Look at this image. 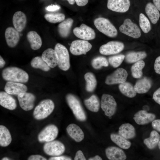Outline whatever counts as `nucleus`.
Instances as JSON below:
<instances>
[{
	"instance_id": "obj_1",
	"label": "nucleus",
	"mask_w": 160,
	"mask_h": 160,
	"mask_svg": "<svg viewBox=\"0 0 160 160\" xmlns=\"http://www.w3.org/2000/svg\"><path fill=\"white\" fill-rule=\"evenodd\" d=\"M3 78L6 81L21 83L28 81L29 76L23 70L16 67H10L4 69L2 72Z\"/></svg>"
},
{
	"instance_id": "obj_2",
	"label": "nucleus",
	"mask_w": 160,
	"mask_h": 160,
	"mask_svg": "<svg viewBox=\"0 0 160 160\" xmlns=\"http://www.w3.org/2000/svg\"><path fill=\"white\" fill-rule=\"evenodd\" d=\"M54 108V103L52 100H43L35 108L33 113V117L37 120L44 119L52 113Z\"/></svg>"
},
{
	"instance_id": "obj_3",
	"label": "nucleus",
	"mask_w": 160,
	"mask_h": 160,
	"mask_svg": "<svg viewBox=\"0 0 160 160\" xmlns=\"http://www.w3.org/2000/svg\"><path fill=\"white\" fill-rule=\"evenodd\" d=\"M66 100L76 118L80 121H85L86 113L79 99L74 95L68 94L66 95Z\"/></svg>"
},
{
	"instance_id": "obj_4",
	"label": "nucleus",
	"mask_w": 160,
	"mask_h": 160,
	"mask_svg": "<svg viewBox=\"0 0 160 160\" xmlns=\"http://www.w3.org/2000/svg\"><path fill=\"white\" fill-rule=\"evenodd\" d=\"M94 23L99 31L107 36L114 38L117 36V29L107 19L103 17H98L94 20Z\"/></svg>"
},
{
	"instance_id": "obj_5",
	"label": "nucleus",
	"mask_w": 160,
	"mask_h": 160,
	"mask_svg": "<svg viewBox=\"0 0 160 160\" xmlns=\"http://www.w3.org/2000/svg\"><path fill=\"white\" fill-rule=\"evenodd\" d=\"M54 49L58 55L59 68L64 71L68 70L70 65L69 55L67 49L64 45L58 43L55 45Z\"/></svg>"
},
{
	"instance_id": "obj_6",
	"label": "nucleus",
	"mask_w": 160,
	"mask_h": 160,
	"mask_svg": "<svg viewBox=\"0 0 160 160\" xmlns=\"http://www.w3.org/2000/svg\"><path fill=\"white\" fill-rule=\"evenodd\" d=\"M122 33L134 38H138L141 36V31L137 24L129 18L125 19L119 27Z\"/></svg>"
},
{
	"instance_id": "obj_7",
	"label": "nucleus",
	"mask_w": 160,
	"mask_h": 160,
	"mask_svg": "<svg viewBox=\"0 0 160 160\" xmlns=\"http://www.w3.org/2000/svg\"><path fill=\"white\" fill-rule=\"evenodd\" d=\"M101 107L107 116H113L115 113L117 108V103L112 96L107 94L102 95L101 101Z\"/></svg>"
},
{
	"instance_id": "obj_8",
	"label": "nucleus",
	"mask_w": 160,
	"mask_h": 160,
	"mask_svg": "<svg viewBox=\"0 0 160 160\" xmlns=\"http://www.w3.org/2000/svg\"><path fill=\"white\" fill-rule=\"evenodd\" d=\"M58 129L54 124L49 125L39 133L38 139L40 143L47 142L54 140L57 137Z\"/></svg>"
},
{
	"instance_id": "obj_9",
	"label": "nucleus",
	"mask_w": 160,
	"mask_h": 160,
	"mask_svg": "<svg viewBox=\"0 0 160 160\" xmlns=\"http://www.w3.org/2000/svg\"><path fill=\"white\" fill-rule=\"evenodd\" d=\"M124 47V44L122 42L111 41L101 46L99 49V52L104 55H114L122 51Z\"/></svg>"
},
{
	"instance_id": "obj_10",
	"label": "nucleus",
	"mask_w": 160,
	"mask_h": 160,
	"mask_svg": "<svg viewBox=\"0 0 160 160\" xmlns=\"http://www.w3.org/2000/svg\"><path fill=\"white\" fill-rule=\"evenodd\" d=\"M65 148L64 144L58 140L46 142L43 146V150L47 154L52 156H58L64 153Z\"/></svg>"
},
{
	"instance_id": "obj_11",
	"label": "nucleus",
	"mask_w": 160,
	"mask_h": 160,
	"mask_svg": "<svg viewBox=\"0 0 160 160\" xmlns=\"http://www.w3.org/2000/svg\"><path fill=\"white\" fill-rule=\"evenodd\" d=\"M92 48L91 44L88 41L84 40H76L72 42L70 50L73 55H79L86 54Z\"/></svg>"
},
{
	"instance_id": "obj_12",
	"label": "nucleus",
	"mask_w": 160,
	"mask_h": 160,
	"mask_svg": "<svg viewBox=\"0 0 160 160\" xmlns=\"http://www.w3.org/2000/svg\"><path fill=\"white\" fill-rule=\"evenodd\" d=\"M73 32L76 37L85 40L93 39L96 36L94 30L84 23L81 24L79 27L74 28Z\"/></svg>"
},
{
	"instance_id": "obj_13",
	"label": "nucleus",
	"mask_w": 160,
	"mask_h": 160,
	"mask_svg": "<svg viewBox=\"0 0 160 160\" xmlns=\"http://www.w3.org/2000/svg\"><path fill=\"white\" fill-rule=\"evenodd\" d=\"M128 73L124 68H119L106 78L105 82L108 85L121 84L126 81Z\"/></svg>"
},
{
	"instance_id": "obj_14",
	"label": "nucleus",
	"mask_w": 160,
	"mask_h": 160,
	"mask_svg": "<svg viewBox=\"0 0 160 160\" xmlns=\"http://www.w3.org/2000/svg\"><path fill=\"white\" fill-rule=\"evenodd\" d=\"M17 99L20 107L24 110L28 111L33 108L36 97L33 94L25 92L18 95Z\"/></svg>"
},
{
	"instance_id": "obj_15",
	"label": "nucleus",
	"mask_w": 160,
	"mask_h": 160,
	"mask_svg": "<svg viewBox=\"0 0 160 160\" xmlns=\"http://www.w3.org/2000/svg\"><path fill=\"white\" fill-rule=\"evenodd\" d=\"M130 5V0H108V8L113 11L124 13L128 10Z\"/></svg>"
},
{
	"instance_id": "obj_16",
	"label": "nucleus",
	"mask_w": 160,
	"mask_h": 160,
	"mask_svg": "<svg viewBox=\"0 0 160 160\" xmlns=\"http://www.w3.org/2000/svg\"><path fill=\"white\" fill-rule=\"evenodd\" d=\"M27 89V87L22 83L10 81L6 83L4 88L5 92L8 94L17 95L26 92Z\"/></svg>"
},
{
	"instance_id": "obj_17",
	"label": "nucleus",
	"mask_w": 160,
	"mask_h": 160,
	"mask_svg": "<svg viewBox=\"0 0 160 160\" xmlns=\"http://www.w3.org/2000/svg\"><path fill=\"white\" fill-rule=\"evenodd\" d=\"M41 57L51 68H54L58 65V56L55 49L50 48L46 49L43 52Z\"/></svg>"
},
{
	"instance_id": "obj_18",
	"label": "nucleus",
	"mask_w": 160,
	"mask_h": 160,
	"mask_svg": "<svg viewBox=\"0 0 160 160\" xmlns=\"http://www.w3.org/2000/svg\"><path fill=\"white\" fill-rule=\"evenodd\" d=\"M156 117L154 114L148 113L146 111L141 110L135 113L133 119L137 124L143 125L153 121Z\"/></svg>"
},
{
	"instance_id": "obj_19",
	"label": "nucleus",
	"mask_w": 160,
	"mask_h": 160,
	"mask_svg": "<svg viewBox=\"0 0 160 160\" xmlns=\"http://www.w3.org/2000/svg\"><path fill=\"white\" fill-rule=\"evenodd\" d=\"M5 36L7 45L12 48L16 46L20 39L18 32L12 27H8L6 29Z\"/></svg>"
},
{
	"instance_id": "obj_20",
	"label": "nucleus",
	"mask_w": 160,
	"mask_h": 160,
	"mask_svg": "<svg viewBox=\"0 0 160 160\" xmlns=\"http://www.w3.org/2000/svg\"><path fill=\"white\" fill-rule=\"evenodd\" d=\"M106 156L110 160H124L127 158L126 155L121 149L115 146H110L105 150Z\"/></svg>"
},
{
	"instance_id": "obj_21",
	"label": "nucleus",
	"mask_w": 160,
	"mask_h": 160,
	"mask_svg": "<svg viewBox=\"0 0 160 160\" xmlns=\"http://www.w3.org/2000/svg\"><path fill=\"white\" fill-rule=\"evenodd\" d=\"M0 105L3 107L11 110H15L17 106L15 98L10 95L4 91L0 92Z\"/></svg>"
},
{
	"instance_id": "obj_22",
	"label": "nucleus",
	"mask_w": 160,
	"mask_h": 160,
	"mask_svg": "<svg viewBox=\"0 0 160 160\" xmlns=\"http://www.w3.org/2000/svg\"><path fill=\"white\" fill-rule=\"evenodd\" d=\"M27 22L25 14L20 11L15 13L12 18L13 24L15 29L18 32L22 31L24 29Z\"/></svg>"
},
{
	"instance_id": "obj_23",
	"label": "nucleus",
	"mask_w": 160,
	"mask_h": 160,
	"mask_svg": "<svg viewBox=\"0 0 160 160\" xmlns=\"http://www.w3.org/2000/svg\"><path fill=\"white\" fill-rule=\"evenodd\" d=\"M69 136L76 142L81 141L84 138V134L82 130L77 125L74 124L69 125L66 129Z\"/></svg>"
},
{
	"instance_id": "obj_24",
	"label": "nucleus",
	"mask_w": 160,
	"mask_h": 160,
	"mask_svg": "<svg viewBox=\"0 0 160 160\" xmlns=\"http://www.w3.org/2000/svg\"><path fill=\"white\" fill-rule=\"evenodd\" d=\"M152 82L149 78L144 77L138 80L134 87L137 93L144 94L147 92L152 86Z\"/></svg>"
},
{
	"instance_id": "obj_25",
	"label": "nucleus",
	"mask_w": 160,
	"mask_h": 160,
	"mask_svg": "<svg viewBox=\"0 0 160 160\" xmlns=\"http://www.w3.org/2000/svg\"><path fill=\"white\" fill-rule=\"evenodd\" d=\"M145 12L151 23H156L159 20L160 14L159 11L155 5L151 2H148L146 5Z\"/></svg>"
},
{
	"instance_id": "obj_26",
	"label": "nucleus",
	"mask_w": 160,
	"mask_h": 160,
	"mask_svg": "<svg viewBox=\"0 0 160 160\" xmlns=\"http://www.w3.org/2000/svg\"><path fill=\"white\" fill-rule=\"evenodd\" d=\"M26 36L32 49L36 50L41 47L42 44L41 39L36 32L30 31L27 33Z\"/></svg>"
},
{
	"instance_id": "obj_27",
	"label": "nucleus",
	"mask_w": 160,
	"mask_h": 160,
	"mask_svg": "<svg viewBox=\"0 0 160 160\" xmlns=\"http://www.w3.org/2000/svg\"><path fill=\"white\" fill-rule=\"evenodd\" d=\"M119 134L127 139H131L135 136V130L134 127L132 124L125 123L119 127Z\"/></svg>"
},
{
	"instance_id": "obj_28",
	"label": "nucleus",
	"mask_w": 160,
	"mask_h": 160,
	"mask_svg": "<svg viewBox=\"0 0 160 160\" xmlns=\"http://www.w3.org/2000/svg\"><path fill=\"white\" fill-rule=\"evenodd\" d=\"M73 21L72 18H68L64 20L58 25V31L60 36L63 38H66L68 36Z\"/></svg>"
},
{
	"instance_id": "obj_29",
	"label": "nucleus",
	"mask_w": 160,
	"mask_h": 160,
	"mask_svg": "<svg viewBox=\"0 0 160 160\" xmlns=\"http://www.w3.org/2000/svg\"><path fill=\"white\" fill-rule=\"evenodd\" d=\"M12 138L8 129L5 126H0V145L3 147L8 146L11 143Z\"/></svg>"
},
{
	"instance_id": "obj_30",
	"label": "nucleus",
	"mask_w": 160,
	"mask_h": 160,
	"mask_svg": "<svg viewBox=\"0 0 160 160\" xmlns=\"http://www.w3.org/2000/svg\"><path fill=\"white\" fill-rule=\"evenodd\" d=\"M111 140L121 148L127 149L131 145V142L119 134L112 133L110 135Z\"/></svg>"
},
{
	"instance_id": "obj_31",
	"label": "nucleus",
	"mask_w": 160,
	"mask_h": 160,
	"mask_svg": "<svg viewBox=\"0 0 160 160\" xmlns=\"http://www.w3.org/2000/svg\"><path fill=\"white\" fill-rule=\"evenodd\" d=\"M160 140V135L155 130L152 131L150 137L145 139L144 143L150 149H154L158 144Z\"/></svg>"
},
{
	"instance_id": "obj_32",
	"label": "nucleus",
	"mask_w": 160,
	"mask_h": 160,
	"mask_svg": "<svg viewBox=\"0 0 160 160\" xmlns=\"http://www.w3.org/2000/svg\"><path fill=\"white\" fill-rule=\"evenodd\" d=\"M119 88L120 92L128 97L132 98L136 95L134 87L130 82L125 81L120 84Z\"/></svg>"
},
{
	"instance_id": "obj_33",
	"label": "nucleus",
	"mask_w": 160,
	"mask_h": 160,
	"mask_svg": "<svg viewBox=\"0 0 160 160\" xmlns=\"http://www.w3.org/2000/svg\"><path fill=\"white\" fill-rule=\"evenodd\" d=\"M84 103L86 108L91 111L96 112L99 110L100 101L95 95H92L89 98L85 100Z\"/></svg>"
},
{
	"instance_id": "obj_34",
	"label": "nucleus",
	"mask_w": 160,
	"mask_h": 160,
	"mask_svg": "<svg viewBox=\"0 0 160 160\" xmlns=\"http://www.w3.org/2000/svg\"><path fill=\"white\" fill-rule=\"evenodd\" d=\"M146 53L144 51L132 52L128 53L125 56L126 61L128 63H135L147 56Z\"/></svg>"
},
{
	"instance_id": "obj_35",
	"label": "nucleus",
	"mask_w": 160,
	"mask_h": 160,
	"mask_svg": "<svg viewBox=\"0 0 160 160\" xmlns=\"http://www.w3.org/2000/svg\"><path fill=\"white\" fill-rule=\"evenodd\" d=\"M84 78L86 82V90L89 92H93L96 88L97 84L95 75L92 72H87L85 74Z\"/></svg>"
},
{
	"instance_id": "obj_36",
	"label": "nucleus",
	"mask_w": 160,
	"mask_h": 160,
	"mask_svg": "<svg viewBox=\"0 0 160 160\" xmlns=\"http://www.w3.org/2000/svg\"><path fill=\"white\" fill-rule=\"evenodd\" d=\"M145 65V63L142 60L133 64L131 69L132 76L135 78H140L142 76V70Z\"/></svg>"
},
{
	"instance_id": "obj_37",
	"label": "nucleus",
	"mask_w": 160,
	"mask_h": 160,
	"mask_svg": "<svg viewBox=\"0 0 160 160\" xmlns=\"http://www.w3.org/2000/svg\"><path fill=\"white\" fill-rule=\"evenodd\" d=\"M31 64L32 67L40 69L44 71H49L50 68L41 57L39 56L33 58L31 61Z\"/></svg>"
},
{
	"instance_id": "obj_38",
	"label": "nucleus",
	"mask_w": 160,
	"mask_h": 160,
	"mask_svg": "<svg viewBox=\"0 0 160 160\" xmlns=\"http://www.w3.org/2000/svg\"><path fill=\"white\" fill-rule=\"evenodd\" d=\"M139 24L141 29L145 33H148L151 30V25L149 20L142 13L139 15Z\"/></svg>"
},
{
	"instance_id": "obj_39",
	"label": "nucleus",
	"mask_w": 160,
	"mask_h": 160,
	"mask_svg": "<svg viewBox=\"0 0 160 160\" xmlns=\"http://www.w3.org/2000/svg\"><path fill=\"white\" fill-rule=\"evenodd\" d=\"M44 17L48 22L53 23L62 22L64 20L65 16L63 13H47L45 15Z\"/></svg>"
},
{
	"instance_id": "obj_40",
	"label": "nucleus",
	"mask_w": 160,
	"mask_h": 160,
	"mask_svg": "<svg viewBox=\"0 0 160 160\" xmlns=\"http://www.w3.org/2000/svg\"><path fill=\"white\" fill-rule=\"evenodd\" d=\"M91 65L94 68L99 69L102 67L108 66V62L105 57L103 56H98L92 60Z\"/></svg>"
},
{
	"instance_id": "obj_41",
	"label": "nucleus",
	"mask_w": 160,
	"mask_h": 160,
	"mask_svg": "<svg viewBox=\"0 0 160 160\" xmlns=\"http://www.w3.org/2000/svg\"><path fill=\"white\" fill-rule=\"evenodd\" d=\"M125 57V55L122 54L112 56L108 58V62L113 67L117 68L121 65Z\"/></svg>"
},
{
	"instance_id": "obj_42",
	"label": "nucleus",
	"mask_w": 160,
	"mask_h": 160,
	"mask_svg": "<svg viewBox=\"0 0 160 160\" xmlns=\"http://www.w3.org/2000/svg\"><path fill=\"white\" fill-rule=\"evenodd\" d=\"M154 69L156 73L160 74V56L157 57L155 60Z\"/></svg>"
},
{
	"instance_id": "obj_43",
	"label": "nucleus",
	"mask_w": 160,
	"mask_h": 160,
	"mask_svg": "<svg viewBox=\"0 0 160 160\" xmlns=\"http://www.w3.org/2000/svg\"><path fill=\"white\" fill-rule=\"evenodd\" d=\"M153 98L156 103L160 105V87L153 93Z\"/></svg>"
},
{
	"instance_id": "obj_44",
	"label": "nucleus",
	"mask_w": 160,
	"mask_h": 160,
	"mask_svg": "<svg viewBox=\"0 0 160 160\" xmlns=\"http://www.w3.org/2000/svg\"><path fill=\"white\" fill-rule=\"evenodd\" d=\"M74 160H86V159L82 152L81 150H79L76 153Z\"/></svg>"
},
{
	"instance_id": "obj_45",
	"label": "nucleus",
	"mask_w": 160,
	"mask_h": 160,
	"mask_svg": "<svg viewBox=\"0 0 160 160\" xmlns=\"http://www.w3.org/2000/svg\"><path fill=\"white\" fill-rule=\"evenodd\" d=\"M152 126L154 129L160 132V119L153 121L152 123Z\"/></svg>"
},
{
	"instance_id": "obj_46",
	"label": "nucleus",
	"mask_w": 160,
	"mask_h": 160,
	"mask_svg": "<svg viewBox=\"0 0 160 160\" xmlns=\"http://www.w3.org/2000/svg\"><path fill=\"white\" fill-rule=\"evenodd\" d=\"M28 160H46L47 159L39 155H33L30 156L28 159Z\"/></svg>"
},
{
	"instance_id": "obj_47",
	"label": "nucleus",
	"mask_w": 160,
	"mask_h": 160,
	"mask_svg": "<svg viewBox=\"0 0 160 160\" xmlns=\"http://www.w3.org/2000/svg\"><path fill=\"white\" fill-rule=\"evenodd\" d=\"M49 160H71L72 159L66 156H57L55 157H52L50 158Z\"/></svg>"
},
{
	"instance_id": "obj_48",
	"label": "nucleus",
	"mask_w": 160,
	"mask_h": 160,
	"mask_svg": "<svg viewBox=\"0 0 160 160\" xmlns=\"http://www.w3.org/2000/svg\"><path fill=\"white\" fill-rule=\"evenodd\" d=\"M60 7L56 5H51L48 6L46 8V9L49 11L54 12L59 9Z\"/></svg>"
},
{
	"instance_id": "obj_49",
	"label": "nucleus",
	"mask_w": 160,
	"mask_h": 160,
	"mask_svg": "<svg viewBox=\"0 0 160 160\" xmlns=\"http://www.w3.org/2000/svg\"><path fill=\"white\" fill-rule=\"evenodd\" d=\"M77 5L80 7L86 5L88 3L89 0H74Z\"/></svg>"
},
{
	"instance_id": "obj_50",
	"label": "nucleus",
	"mask_w": 160,
	"mask_h": 160,
	"mask_svg": "<svg viewBox=\"0 0 160 160\" xmlns=\"http://www.w3.org/2000/svg\"><path fill=\"white\" fill-rule=\"evenodd\" d=\"M153 4L158 10L160 11V0H153Z\"/></svg>"
},
{
	"instance_id": "obj_51",
	"label": "nucleus",
	"mask_w": 160,
	"mask_h": 160,
	"mask_svg": "<svg viewBox=\"0 0 160 160\" xmlns=\"http://www.w3.org/2000/svg\"><path fill=\"white\" fill-rule=\"evenodd\" d=\"M5 64V62L1 56L0 57V67L1 68L4 67Z\"/></svg>"
},
{
	"instance_id": "obj_52",
	"label": "nucleus",
	"mask_w": 160,
	"mask_h": 160,
	"mask_svg": "<svg viewBox=\"0 0 160 160\" xmlns=\"http://www.w3.org/2000/svg\"><path fill=\"white\" fill-rule=\"evenodd\" d=\"M89 160H102V158L98 155H96L94 157L89 158Z\"/></svg>"
},
{
	"instance_id": "obj_53",
	"label": "nucleus",
	"mask_w": 160,
	"mask_h": 160,
	"mask_svg": "<svg viewBox=\"0 0 160 160\" xmlns=\"http://www.w3.org/2000/svg\"><path fill=\"white\" fill-rule=\"evenodd\" d=\"M66 0L71 5H73L74 4L75 2L74 0Z\"/></svg>"
},
{
	"instance_id": "obj_54",
	"label": "nucleus",
	"mask_w": 160,
	"mask_h": 160,
	"mask_svg": "<svg viewBox=\"0 0 160 160\" xmlns=\"http://www.w3.org/2000/svg\"><path fill=\"white\" fill-rule=\"evenodd\" d=\"M143 110H144L147 111H148V110H149V107L148 105H145L143 106Z\"/></svg>"
},
{
	"instance_id": "obj_55",
	"label": "nucleus",
	"mask_w": 160,
	"mask_h": 160,
	"mask_svg": "<svg viewBox=\"0 0 160 160\" xmlns=\"http://www.w3.org/2000/svg\"><path fill=\"white\" fill-rule=\"evenodd\" d=\"M10 159H10L9 158L7 157H4L1 159L2 160H9Z\"/></svg>"
},
{
	"instance_id": "obj_56",
	"label": "nucleus",
	"mask_w": 160,
	"mask_h": 160,
	"mask_svg": "<svg viewBox=\"0 0 160 160\" xmlns=\"http://www.w3.org/2000/svg\"><path fill=\"white\" fill-rule=\"evenodd\" d=\"M158 145L159 148L160 150V140L159 142Z\"/></svg>"
}]
</instances>
